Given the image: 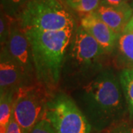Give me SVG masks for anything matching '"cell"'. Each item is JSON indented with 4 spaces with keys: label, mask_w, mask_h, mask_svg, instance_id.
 I'll list each match as a JSON object with an SVG mask.
<instances>
[{
    "label": "cell",
    "mask_w": 133,
    "mask_h": 133,
    "mask_svg": "<svg viewBox=\"0 0 133 133\" xmlns=\"http://www.w3.org/2000/svg\"><path fill=\"white\" fill-rule=\"evenodd\" d=\"M70 92L96 132H103L129 114L119 72L111 66L105 67L90 81Z\"/></svg>",
    "instance_id": "cell-1"
},
{
    "label": "cell",
    "mask_w": 133,
    "mask_h": 133,
    "mask_svg": "<svg viewBox=\"0 0 133 133\" xmlns=\"http://www.w3.org/2000/svg\"><path fill=\"white\" fill-rule=\"evenodd\" d=\"M104 50L86 31L76 27L67 47L62 66L60 87L67 92L80 87L107 66Z\"/></svg>",
    "instance_id": "cell-2"
},
{
    "label": "cell",
    "mask_w": 133,
    "mask_h": 133,
    "mask_svg": "<svg viewBox=\"0 0 133 133\" xmlns=\"http://www.w3.org/2000/svg\"><path fill=\"white\" fill-rule=\"evenodd\" d=\"M75 29L24 30L31 45L36 81L50 93L60 87L63 62Z\"/></svg>",
    "instance_id": "cell-3"
},
{
    "label": "cell",
    "mask_w": 133,
    "mask_h": 133,
    "mask_svg": "<svg viewBox=\"0 0 133 133\" xmlns=\"http://www.w3.org/2000/svg\"><path fill=\"white\" fill-rule=\"evenodd\" d=\"M24 30L56 31L76 28V22L62 0H29L17 16Z\"/></svg>",
    "instance_id": "cell-4"
},
{
    "label": "cell",
    "mask_w": 133,
    "mask_h": 133,
    "mask_svg": "<svg viewBox=\"0 0 133 133\" xmlns=\"http://www.w3.org/2000/svg\"><path fill=\"white\" fill-rule=\"evenodd\" d=\"M45 115L56 133H92L85 115L70 94L62 90L52 92L48 99Z\"/></svg>",
    "instance_id": "cell-5"
},
{
    "label": "cell",
    "mask_w": 133,
    "mask_h": 133,
    "mask_svg": "<svg viewBox=\"0 0 133 133\" xmlns=\"http://www.w3.org/2000/svg\"><path fill=\"white\" fill-rule=\"evenodd\" d=\"M51 94L38 83L23 87L16 92L13 113L23 133H30L42 118Z\"/></svg>",
    "instance_id": "cell-6"
},
{
    "label": "cell",
    "mask_w": 133,
    "mask_h": 133,
    "mask_svg": "<svg viewBox=\"0 0 133 133\" xmlns=\"http://www.w3.org/2000/svg\"><path fill=\"white\" fill-rule=\"evenodd\" d=\"M2 47L7 49L10 56L23 69L30 80L37 82L31 45L25 31L16 19L13 22L8 41Z\"/></svg>",
    "instance_id": "cell-7"
},
{
    "label": "cell",
    "mask_w": 133,
    "mask_h": 133,
    "mask_svg": "<svg viewBox=\"0 0 133 133\" xmlns=\"http://www.w3.org/2000/svg\"><path fill=\"white\" fill-rule=\"evenodd\" d=\"M37 83V82H36ZM35 84L9 55L5 47L0 53V92H16L20 88Z\"/></svg>",
    "instance_id": "cell-8"
},
{
    "label": "cell",
    "mask_w": 133,
    "mask_h": 133,
    "mask_svg": "<svg viewBox=\"0 0 133 133\" xmlns=\"http://www.w3.org/2000/svg\"><path fill=\"white\" fill-rule=\"evenodd\" d=\"M81 25L109 56L112 53L120 34L110 28L95 12L83 16Z\"/></svg>",
    "instance_id": "cell-9"
},
{
    "label": "cell",
    "mask_w": 133,
    "mask_h": 133,
    "mask_svg": "<svg viewBox=\"0 0 133 133\" xmlns=\"http://www.w3.org/2000/svg\"><path fill=\"white\" fill-rule=\"evenodd\" d=\"M95 13L115 33L121 34L132 17L133 8L127 2L118 6L101 3Z\"/></svg>",
    "instance_id": "cell-10"
},
{
    "label": "cell",
    "mask_w": 133,
    "mask_h": 133,
    "mask_svg": "<svg viewBox=\"0 0 133 133\" xmlns=\"http://www.w3.org/2000/svg\"><path fill=\"white\" fill-rule=\"evenodd\" d=\"M111 55L115 66L121 70L133 69V30L126 28L120 34Z\"/></svg>",
    "instance_id": "cell-11"
},
{
    "label": "cell",
    "mask_w": 133,
    "mask_h": 133,
    "mask_svg": "<svg viewBox=\"0 0 133 133\" xmlns=\"http://www.w3.org/2000/svg\"><path fill=\"white\" fill-rule=\"evenodd\" d=\"M16 92H0V133H5L13 113Z\"/></svg>",
    "instance_id": "cell-12"
},
{
    "label": "cell",
    "mask_w": 133,
    "mask_h": 133,
    "mask_svg": "<svg viewBox=\"0 0 133 133\" xmlns=\"http://www.w3.org/2000/svg\"><path fill=\"white\" fill-rule=\"evenodd\" d=\"M119 78L128 107L129 118L133 120V69L121 70Z\"/></svg>",
    "instance_id": "cell-13"
},
{
    "label": "cell",
    "mask_w": 133,
    "mask_h": 133,
    "mask_svg": "<svg viewBox=\"0 0 133 133\" xmlns=\"http://www.w3.org/2000/svg\"><path fill=\"white\" fill-rule=\"evenodd\" d=\"M63 2L82 16L95 12L101 3V0H63Z\"/></svg>",
    "instance_id": "cell-14"
},
{
    "label": "cell",
    "mask_w": 133,
    "mask_h": 133,
    "mask_svg": "<svg viewBox=\"0 0 133 133\" xmlns=\"http://www.w3.org/2000/svg\"><path fill=\"white\" fill-rule=\"evenodd\" d=\"M29 0H1V10L16 19L20 11Z\"/></svg>",
    "instance_id": "cell-15"
},
{
    "label": "cell",
    "mask_w": 133,
    "mask_h": 133,
    "mask_svg": "<svg viewBox=\"0 0 133 133\" xmlns=\"http://www.w3.org/2000/svg\"><path fill=\"white\" fill-rule=\"evenodd\" d=\"M15 18L6 14L4 11L1 10V18H0V44L1 47L4 46L9 36L10 28Z\"/></svg>",
    "instance_id": "cell-16"
},
{
    "label": "cell",
    "mask_w": 133,
    "mask_h": 133,
    "mask_svg": "<svg viewBox=\"0 0 133 133\" xmlns=\"http://www.w3.org/2000/svg\"><path fill=\"white\" fill-rule=\"evenodd\" d=\"M104 133H133V124L126 120L121 121L103 132Z\"/></svg>",
    "instance_id": "cell-17"
},
{
    "label": "cell",
    "mask_w": 133,
    "mask_h": 133,
    "mask_svg": "<svg viewBox=\"0 0 133 133\" xmlns=\"http://www.w3.org/2000/svg\"><path fill=\"white\" fill-rule=\"evenodd\" d=\"M30 133H56V132L44 113L42 118L33 127Z\"/></svg>",
    "instance_id": "cell-18"
},
{
    "label": "cell",
    "mask_w": 133,
    "mask_h": 133,
    "mask_svg": "<svg viewBox=\"0 0 133 133\" xmlns=\"http://www.w3.org/2000/svg\"><path fill=\"white\" fill-rule=\"evenodd\" d=\"M5 133H23L22 129L15 119L14 113H12L11 118L10 119L9 123H8Z\"/></svg>",
    "instance_id": "cell-19"
},
{
    "label": "cell",
    "mask_w": 133,
    "mask_h": 133,
    "mask_svg": "<svg viewBox=\"0 0 133 133\" xmlns=\"http://www.w3.org/2000/svg\"><path fill=\"white\" fill-rule=\"evenodd\" d=\"M126 2H127V0H101V3L112 6H118Z\"/></svg>",
    "instance_id": "cell-20"
},
{
    "label": "cell",
    "mask_w": 133,
    "mask_h": 133,
    "mask_svg": "<svg viewBox=\"0 0 133 133\" xmlns=\"http://www.w3.org/2000/svg\"><path fill=\"white\" fill-rule=\"evenodd\" d=\"M126 28L130 29V30H133V16L132 17V19H131V20H130V22H129V24H127V26Z\"/></svg>",
    "instance_id": "cell-21"
},
{
    "label": "cell",
    "mask_w": 133,
    "mask_h": 133,
    "mask_svg": "<svg viewBox=\"0 0 133 133\" xmlns=\"http://www.w3.org/2000/svg\"><path fill=\"white\" fill-rule=\"evenodd\" d=\"M62 1H63V0H62Z\"/></svg>",
    "instance_id": "cell-22"
}]
</instances>
